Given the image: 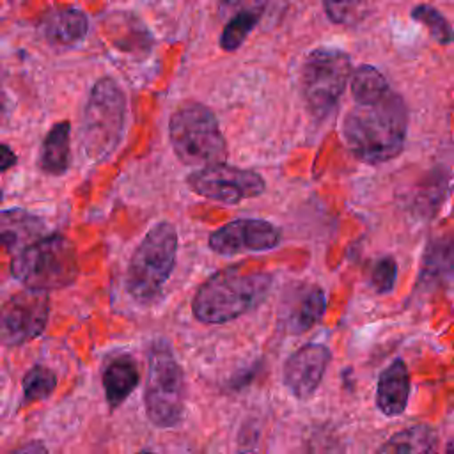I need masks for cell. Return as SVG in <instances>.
<instances>
[{
    "label": "cell",
    "mask_w": 454,
    "mask_h": 454,
    "mask_svg": "<svg viewBox=\"0 0 454 454\" xmlns=\"http://www.w3.org/2000/svg\"><path fill=\"white\" fill-rule=\"evenodd\" d=\"M406 128L404 101L388 90L374 103H355L344 115L342 137L355 158L374 165L388 161L403 151Z\"/></svg>",
    "instance_id": "cell-1"
},
{
    "label": "cell",
    "mask_w": 454,
    "mask_h": 454,
    "mask_svg": "<svg viewBox=\"0 0 454 454\" xmlns=\"http://www.w3.org/2000/svg\"><path fill=\"white\" fill-rule=\"evenodd\" d=\"M273 277L266 271L223 268L213 273L195 293L193 316L200 323L222 325L232 321L264 301Z\"/></svg>",
    "instance_id": "cell-2"
},
{
    "label": "cell",
    "mask_w": 454,
    "mask_h": 454,
    "mask_svg": "<svg viewBox=\"0 0 454 454\" xmlns=\"http://www.w3.org/2000/svg\"><path fill=\"white\" fill-rule=\"evenodd\" d=\"M126 96L114 78H99L87 98L80 144L90 161H103L119 147L126 126Z\"/></svg>",
    "instance_id": "cell-3"
},
{
    "label": "cell",
    "mask_w": 454,
    "mask_h": 454,
    "mask_svg": "<svg viewBox=\"0 0 454 454\" xmlns=\"http://www.w3.org/2000/svg\"><path fill=\"white\" fill-rule=\"evenodd\" d=\"M12 277L34 291H55L71 286L78 277L74 245L62 234H48L11 259Z\"/></svg>",
    "instance_id": "cell-4"
},
{
    "label": "cell",
    "mask_w": 454,
    "mask_h": 454,
    "mask_svg": "<svg viewBox=\"0 0 454 454\" xmlns=\"http://www.w3.org/2000/svg\"><path fill=\"white\" fill-rule=\"evenodd\" d=\"M177 255V231L168 222L153 225L137 245L126 271V289L140 303L153 301L168 280Z\"/></svg>",
    "instance_id": "cell-5"
},
{
    "label": "cell",
    "mask_w": 454,
    "mask_h": 454,
    "mask_svg": "<svg viewBox=\"0 0 454 454\" xmlns=\"http://www.w3.org/2000/svg\"><path fill=\"white\" fill-rule=\"evenodd\" d=\"M168 140L184 165L207 167L223 163L227 144L215 114L200 103L179 106L168 121Z\"/></svg>",
    "instance_id": "cell-6"
},
{
    "label": "cell",
    "mask_w": 454,
    "mask_h": 454,
    "mask_svg": "<svg viewBox=\"0 0 454 454\" xmlns=\"http://www.w3.org/2000/svg\"><path fill=\"white\" fill-rule=\"evenodd\" d=\"M144 404L149 420L158 427H174L183 419L184 376L165 340L151 346Z\"/></svg>",
    "instance_id": "cell-7"
},
{
    "label": "cell",
    "mask_w": 454,
    "mask_h": 454,
    "mask_svg": "<svg viewBox=\"0 0 454 454\" xmlns=\"http://www.w3.org/2000/svg\"><path fill=\"white\" fill-rule=\"evenodd\" d=\"M351 74V60L342 50H312L300 69V90L309 112L317 119L330 115Z\"/></svg>",
    "instance_id": "cell-8"
},
{
    "label": "cell",
    "mask_w": 454,
    "mask_h": 454,
    "mask_svg": "<svg viewBox=\"0 0 454 454\" xmlns=\"http://www.w3.org/2000/svg\"><path fill=\"white\" fill-rule=\"evenodd\" d=\"M186 183L197 195L222 204H238L259 197L266 186L255 170L238 168L229 163L200 167L186 177Z\"/></svg>",
    "instance_id": "cell-9"
},
{
    "label": "cell",
    "mask_w": 454,
    "mask_h": 454,
    "mask_svg": "<svg viewBox=\"0 0 454 454\" xmlns=\"http://www.w3.org/2000/svg\"><path fill=\"white\" fill-rule=\"evenodd\" d=\"M50 314L48 293L23 289L2 307V340L18 346L35 339L46 326Z\"/></svg>",
    "instance_id": "cell-10"
},
{
    "label": "cell",
    "mask_w": 454,
    "mask_h": 454,
    "mask_svg": "<svg viewBox=\"0 0 454 454\" xmlns=\"http://www.w3.org/2000/svg\"><path fill=\"white\" fill-rule=\"evenodd\" d=\"M280 229L261 218H238L209 234V248L222 255L264 252L280 243Z\"/></svg>",
    "instance_id": "cell-11"
},
{
    "label": "cell",
    "mask_w": 454,
    "mask_h": 454,
    "mask_svg": "<svg viewBox=\"0 0 454 454\" xmlns=\"http://www.w3.org/2000/svg\"><path fill=\"white\" fill-rule=\"evenodd\" d=\"M330 356V349L319 342H310L296 349L284 364L282 380L286 388L296 399H309L317 390Z\"/></svg>",
    "instance_id": "cell-12"
},
{
    "label": "cell",
    "mask_w": 454,
    "mask_h": 454,
    "mask_svg": "<svg viewBox=\"0 0 454 454\" xmlns=\"http://www.w3.org/2000/svg\"><path fill=\"white\" fill-rule=\"evenodd\" d=\"M326 294L316 284L293 286L278 309V321L287 333H303L310 330L325 314Z\"/></svg>",
    "instance_id": "cell-13"
},
{
    "label": "cell",
    "mask_w": 454,
    "mask_h": 454,
    "mask_svg": "<svg viewBox=\"0 0 454 454\" xmlns=\"http://www.w3.org/2000/svg\"><path fill=\"white\" fill-rule=\"evenodd\" d=\"M44 222L21 207L4 209L0 215V236L7 252H21L28 245L44 238Z\"/></svg>",
    "instance_id": "cell-14"
},
{
    "label": "cell",
    "mask_w": 454,
    "mask_h": 454,
    "mask_svg": "<svg viewBox=\"0 0 454 454\" xmlns=\"http://www.w3.org/2000/svg\"><path fill=\"white\" fill-rule=\"evenodd\" d=\"M410 397V374L401 358L390 362L378 378L376 406L387 417H397L406 410Z\"/></svg>",
    "instance_id": "cell-15"
},
{
    "label": "cell",
    "mask_w": 454,
    "mask_h": 454,
    "mask_svg": "<svg viewBox=\"0 0 454 454\" xmlns=\"http://www.w3.org/2000/svg\"><path fill=\"white\" fill-rule=\"evenodd\" d=\"M44 39L53 46H73L80 43L89 28L87 16L74 7L51 11L41 23Z\"/></svg>",
    "instance_id": "cell-16"
},
{
    "label": "cell",
    "mask_w": 454,
    "mask_h": 454,
    "mask_svg": "<svg viewBox=\"0 0 454 454\" xmlns=\"http://www.w3.org/2000/svg\"><path fill=\"white\" fill-rule=\"evenodd\" d=\"M71 124L60 121L46 133L39 151V168L48 176H62L69 168Z\"/></svg>",
    "instance_id": "cell-17"
},
{
    "label": "cell",
    "mask_w": 454,
    "mask_h": 454,
    "mask_svg": "<svg viewBox=\"0 0 454 454\" xmlns=\"http://www.w3.org/2000/svg\"><path fill=\"white\" fill-rule=\"evenodd\" d=\"M101 380L108 404L117 408L137 388L140 374L137 364L129 356H117L106 365Z\"/></svg>",
    "instance_id": "cell-18"
},
{
    "label": "cell",
    "mask_w": 454,
    "mask_h": 454,
    "mask_svg": "<svg viewBox=\"0 0 454 454\" xmlns=\"http://www.w3.org/2000/svg\"><path fill=\"white\" fill-rule=\"evenodd\" d=\"M378 454H438V434L426 424H415L392 434Z\"/></svg>",
    "instance_id": "cell-19"
},
{
    "label": "cell",
    "mask_w": 454,
    "mask_h": 454,
    "mask_svg": "<svg viewBox=\"0 0 454 454\" xmlns=\"http://www.w3.org/2000/svg\"><path fill=\"white\" fill-rule=\"evenodd\" d=\"M390 90L385 76L372 66H360L351 74V96L355 103H374Z\"/></svg>",
    "instance_id": "cell-20"
},
{
    "label": "cell",
    "mask_w": 454,
    "mask_h": 454,
    "mask_svg": "<svg viewBox=\"0 0 454 454\" xmlns=\"http://www.w3.org/2000/svg\"><path fill=\"white\" fill-rule=\"evenodd\" d=\"M57 387V374L44 365H34L23 376V395L25 401L34 403L46 399Z\"/></svg>",
    "instance_id": "cell-21"
},
{
    "label": "cell",
    "mask_w": 454,
    "mask_h": 454,
    "mask_svg": "<svg viewBox=\"0 0 454 454\" xmlns=\"http://www.w3.org/2000/svg\"><path fill=\"white\" fill-rule=\"evenodd\" d=\"M411 18L419 23H422L429 34L433 35L434 41H438L440 44H449L454 41V30L449 25V21L442 16V12L431 5H417L411 11Z\"/></svg>",
    "instance_id": "cell-22"
},
{
    "label": "cell",
    "mask_w": 454,
    "mask_h": 454,
    "mask_svg": "<svg viewBox=\"0 0 454 454\" xmlns=\"http://www.w3.org/2000/svg\"><path fill=\"white\" fill-rule=\"evenodd\" d=\"M259 23V18L252 16H238L227 21L220 34V48L225 51L238 50L245 39L250 35L254 27Z\"/></svg>",
    "instance_id": "cell-23"
},
{
    "label": "cell",
    "mask_w": 454,
    "mask_h": 454,
    "mask_svg": "<svg viewBox=\"0 0 454 454\" xmlns=\"http://www.w3.org/2000/svg\"><path fill=\"white\" fill-rule=\"evenodd\" d=\"M268 2L270 0H218V18L223 25L238 16L261 18Z\"/></svg>",
    "instance_id": "cell-24"
},
{
    "label": "cell",
    "mask_w": 454,
    "mask_h": 454,
    "mask_svg": "<svg viewBox=\"0 0 454 454\" xmlns=\"http://www.w3.org/2000/svg\"><path fill=\"white\" fill-rule=\"evenodd\" d=\"M397 277V264L392 257H381L371 270V284L378 293L392 291Z\"/></svg>",
    "instance_id": "cell-25"
},
{
    "label": "cell",
    "mask_w": 454,
    "mask_h": 454,
    "mask_svg": "<svg viewBox=\"0 0 454 454\" xmlns=\"http://www.w3.org/2000/svg\"><path fill=\"white\" fill-rule=\"evenodd\" d=\"M360 0H323L325 12L333 23H348Z\"/></svg>",
    "instance_id": "cell-26"
},
{
    "label": "cell",
    "mask_w": 454,
    "mask_h": 454,
    "mask_svg": "<svg viewBox=\"0 0 454 454\" xmlns=\"http://www.w3.org/2000/svg\"><path fill=\"white\" fill-rule=\"evenodd\" d=\"M12 454H48V452H46V447H44L41 442L34 440V442H30V443H25L23 447H20L18 450H14Z\"/></svg>",
    "instance_id": "cell-27"
},
{
    "label": "cell",
    "mask_w": 454,
    "mask_h": 454,
    "mask_svg": "<svg viewBox=\"0 0 454 454\" xmlns=\"http://www.w3.org/2000/svg\"><path fill=\"white\" fill-rule=\"evenodd\" d=\"M0 163H2V172H5L9 167H12L16 163V154L11 151V147L7 144L2 145V158H0Z\"/></svg>",
    "instance_id": "cell-28"
},
{
    "label": "cell",
    "mask_w": 454,
    "mask_h": 454,
    "mask_svg": "<svg viewBox=\"0 0 454 454\" xmlns=\"http://www.w3.org/2000/svg\"><path fill=\"white\" fill-rule=\"evenodd\" d=\"M445 454H454V442L447 443V449H445Z\"/></svg>",
    "instance_id": "cell-29"
},
{
    "label": "cell",
    "mask_w": 454,
    "mask_h": 454,
    "mask_svg": "<svg viewBox=\"0 0 454 454\" xmlns=\"http://www.w3.org/2000/svg\"><path fill=\"white\" fill-rule=\"evenodd\" d=\"M138 454H154V452H149V450H144V452H138Z\"/></svg>",
    "instance_id": "cell-30"
}]
</instances>
